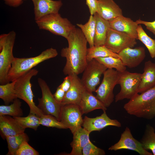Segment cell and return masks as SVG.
I'll return each mask as SVG.
<instances>
[{
  "label": "cell",
  "mask_w": 155,
  "mask_h": 155,
  "mask_svg": "<svg viewBox=\"0 0 155 155\" xmlns=\"http://www.w3.org/2000/svg\"><path fill=\"white\" fill-rule=\"evenodd\" d=\"M107 69L95 59L88 62L81 79L86 89L91 92H95L96 86L100 84L102 75Z\"/></svg>",
  "instance_id": "cell-10"
},
{
  "label": "cell",
  "mask_w": 155,
  "mask_h": 155,
  "mask_svg": "<svg viewBox=\"0 0 155 155\" xmlns=\"http://www.w3.org/2000/svg\"><path fill=\"white\" fill-rule=\"evenodd\" d=\"M25 129L30 128L36 130L40 125V117L36 114L30 113L26 117H13Z\"/></svg>",
  "instance_id": "cell-33"
},
{
  "label": "cell",
  "mask_w": 155,
  "mask_h": 155,
  "mask_svg": "<svg viewBox=\"0 0 155 155\" xmlns=\"http://www.w3.org/2000/svg\"><path fill=\"white\" fill-rule=\"evenodd\" d=\"M144 148L146 150L152 151L155 155V133L154 128L149 124L146 127L144 134L141 140Z\"/></svg>",
  "instance_id": "cell-28"
},
{
  "label": "cell",
  "mask_w": 155,
  "mask_h": 155,
  "mask_svg": "<svg viewBox=\"0 0 155 155\" xmlns=\"http://www.w3.org/2000/svg\"><path fill=\"white\" fill-rule=\"evenodd\" d=\"M136 39L125 33L109 28L107 33L104 45L112 52L118 54L127 48H133Z\"/></svg>",
  "instance_id": "cell-11"
},
{
  "label": "cell",
  "mask_w": 155,
  "mask_h": 155,
  "mask_svg": "<svg viewBox=\"0 0 155 155\" xmlns=\"http://www.w3.org/2000/svg\"><path fill=\"white\" fill-rule=\"evenodd\" d=\"M71 83L69 76L67 75L64 79L63 82L59 86L66 93L70 89Z\"/></svg>",
  "instance_id": "cell-40"
},
{
  "label": "cell",
  "mask_w": 155,
  "mask_h": 155,
  "mask_svg": "<svg viewBox=\"0 0 155 155\" xmlns=\"http://www.w3.org/2000/svg\"><path fill=\"white\" fill-rule=\"evenodd\" d=\"M82 155H104V151L93 144L90 141L83 148Z\"/></svg>",
  "instance_id": "cell-35"
},
{
  "label": "cell",
  "mask_w": 155,
  "mask_h": 155,
  "mask_svg": "<svg viewBox=\"0 0 155 155\" xmlns=\"http://www.w3.org/2000/svg\"><path fill=\"white\" fill-rule=\"evenodd\" d=\"M65 94V92L59 86L55 93L53 95L57 101L61 104Z\"/></svg>",
  "instance_id": "cell-39"
},
{
  "label": "cell",
  "mask_w": 155,
  "mask_h": 155,
  "mask_svg": "<svg viewBox=\"0 0 155 155\" xmlns=\"http://www.w3.org/2000/svg\"><path fill=\"white\" fill-rule=\"evenodd\" d=\"M83 114L79 106L69 104L62 105L59 121L62 122L73 133L77 129L82 127L83 119Z\"/></svg>",
  "instance_id": "cell-12"
},
{
  "label": "cell",
  "mask_w": 155,
  "mask_h": 155,
  "mask_svg": "<svg viewBox=\"0 0 155 155\" xmlns=\"http://www.w3.org/2000/svg\"><path fill=\"white\" fill-rule=\"evenodd\" d=\"M155 85V63L150 60L146 61L144 72L138 88V92L141 93Z\"/></svg>",
  "instance_id": "cell-22"
},
{
  "label": "cell",
  "mask_w": 155,
  "mask_h": 155,
  "mask_svg": "<svg viewBox=\"0 0 155 155\" xmlns=\"http://www.w3.org/2000/svg\"><path fill=\"white\" fill-rule=\"evenodd\" d=\"M111 28L126 34L137 39L138 25L130 18L122 16H118L108 21Z\"/></svg>",
  "instance_id": "cell-18"
},
{
  "label": "cell",
  "mask_w": 155,
  "mask_h": 155,
  "mask_svg": "<svg viewBox=\"0 0 155 155\" xmlns=\"http://www.w3.org/2000/svg\"><path fill=\"white\" fill-rule=\"evenodd\" d=\"M89 45L90 47L94 46V40L96 27V19L94 15H90L88 22L83 24H77Z\"/></svg>",
  "instance_id": "cell-25"
},
{
  "label": "cell",
  "mask_w": 155,
  "mask_h": 155,
  "mask_svg": "<svg viewBox=\"0 0 155 155\" xmlns=\"http://www.w3.org/2000/svg\"><path fill=\"white\" fill-rule=\"evenodd\" d=\"M6 4L10 7H17L21 5L26 0H3Z\"/></svg>",
  "instance_id": "cell-41"
},
{
  "label": "cell",
  "mask_w": 155,
  "mask_h": 155,
  "mask_svg": "<svg viewBox=\"0 0 155 155\" xmlns=\"http://www.w3.org/2000/svg\"><path fill=\"white\" fill-rule=\"evenodd\" d=\"M107 69H115L119 72L126 70V66L124 64L120 58L113 57H98L95 58Z\"/></svg>",
  "instance_id": "cell-32"
},
{
  "label": "cell",
  "mask_w": 155,
  "mask_h": 155,
  "mask_svg": "<svg viewBox=\"0 0 155 155\" xmlns=\"http://www.w3.org/2000/svg\"><path fill=\"white\" fill-rule=\"evenodd\" d=\"M40 125L48 127L59 129H67L66 127L55 117L50 115L43 114L40 117Z\"/></svg>",
  "instance_id": "cell-34"
},
{
  "label": "cell",
  "mask_w": 155,
  "mask_h": 155,
  "mask_svg": "<svg viewBox=\"0 0 155 155\" xmlns=\"http://www.w3.org/2000/svg\"><path fill=\"white\" fill-rule=\"evenodd\" d=\"M97 13L102 18L109 21L122 16V11L113 0H98Z\"/></svg>",
  "instance_id": "cell-20"
},
{
  "label": "cell",
  "mask_w": 155,
  "mask_h": 155,
  "mask_svg": "<svg viewBox=\"0 0 155 155\" xmlns=\"http://www.w3.org/2000/svg\"><path fill=\"white\" fill-rule=\"evenodd\" d=\"M21 105V102L17 98L10 105H0V116L7 115L13 117H21L23 115Z\"/></svg>",
  "instance_id": "cell-30"
},
{
  "label": "cell",
  "mask_w": 155,
  "mask_h": 155,
  "mask_svg": "<svg viewBox=\"0 0 155 155\" xmlns=\"http://www.w3.org/2000/svg\"><path fill=\"white\" fill-rule=\"evenodd\" d=\"M78 105L83 114L87 113L97 109H101L103 111L107 110V107L93 94L92 92L86 89L83 93Z\"/></svg>",
  "instance_id": "cell-23"
},
{
  "label": "cell",
  "mask_w": 155,
  "mask_h": 155,
  "mask_svg": "<svg viewBox=\"0 0 155 155\" xmlns=\"http://www.w3.org/2000/svg\"><path fill=\"white\" fill-rule=\"evenodd\" d=\"M16 80L4 84L0 85V98L6 105L13 102L17 98L15 89Z\"/></svg>",
  "instance_id": "cell-29"
},
{
  "label": "cell",
  "mask_w": 155,
  "mask_h": 155,
  "mask_svg": "<svg viewBox=\"0 0 155 155\" xmlns=\"http://www.w3.org/2000/svg\"><path fill=\"white\" fill-rule=\"evenodd\" d=\"M34 6L35 21L47 15L59 13L63 5L61 0H31Z\"/></svg>",
  "instance_id": "cell-17"
},
{
  "label": "cell",
  "mask_w": 155,
  "mask_h": 155,
  "mask_svg": "<svg viewBox=\"0 0 155 155\" xmlns=\"http://www.w3.org/2000/svg\"><path fill=\"white\" fill-rule=\"evenodd\" d=\"M58 54L56 49L51 48L34 57L22 58L15 57L8 73V81L9 82L16 80L40 63L55 57Z\"/></svg>",
  "instance_id": "cell-3"
},
{
  "label": "cell",
  "mask_w": 155,
  "mask_h": 155,
  "mask_svg": "<svg viewBox=\"0 0 155 155\" xmlns=\"http://www.w3.org/2000/svg\"><path fill=\"white\" fill-rule=\"evenodd\" d=\"M118 54L124 64L130 68L138 66L146 57L145 49L141 46L134 48H127Z\"/></svg>",
  "instance_id": "cell-16"
},
{
  "label": "cell",
  "mask_w": 155,
  "mask_h": 155,
  "mask_svg": "<svg viewBox=\"0 0 155 155\" xmlns=\"http://www.w3.org/2000/svg\"><path fill=\"white\" fill-rule=\"evenodd\" d=\"M38 82L41 90L42 96L41 98H38L37 106L44 114L51 115L59 121L62 104L55 99L44 80L38 78Z\"/></svg>",
  "instance_id": "cell-9"
},
{
  "label": "cell",
  "mask_w": 155,
  "mask_h": 155,
  "mask_svg": "<svg viewBox=\"0 0 155 155\" xmlns=\"http://www.w3.org/2000/svg\"><path fill=\"white\" fill-rule=\"evenodd\" d=\"M119 72L113 69H107L104 73L101 83L96 90V97L106 107L114 101L113 90L118 84Z\"/></svg>",
  "instance_id": "cell-8"
},
{
  "label": "cell",
  "mask_w": 155,
  "mask_h": 155,
  "mask_svg": "<svg viewBox=\"0 0 155 155\" xmlns=\"http://www.w3.org/2000/svg\"><path fill=\"white\" fill-rule=\"evenodd\" d=\"M25 129L13 117L7 115L0 116V133L3 139L7 136L23 133Z\"/></svg>",
  "instance_id": "cell-19"
},
{
  "label": "cell",
  "mask_w": 155,
  "mask_h": 155,
  "mask_svg": "<svg viewBox=\"0 0 155 155\" xmlns=\"http://www.w3.org/2000/svg\"><path fill=\"white\" fill-rule=\"evenodd\" d=\"M123 108L129 114L151 119L155 116V85L137 93L125 104Z\"/></svg>",
  "instance_id": "cell-2"
},
{
  "label": "cell",
  "mask_w": 155,
  "mask_h": 155,
  "mask_svg": "<svg viewBox=\"0 0 155 155\" xmlns=\"http://www.w3.org/2000/svg\"><path fill=\"white\" fill-rule=\"evenodd\" d=\"M16 34L14 31L0 36V83H9L8 74L15 58L13 50Z\"/></svg>",
  "instance_id": "cell-4"
},
{
  "label": "cell",
  "mask_w": 155,
  "mask_h": 155,
  "mask_svg": "<svg viewBox=\"0 0 155 155\" xmlns=\"http://www.w3.org/2000/svg\"><path fill=\"white\" fill-rule=\"evenodd\" d=\"M38 72L37 69H32L21 75L16 80L15 89L17 98L23 100L28 105L30 113L40 117L43 114L34 101V95L30 82L32 77L36 75Z\"/></svg>",
  "instance_id": "cell-5"
},
{
  "label": "cell",
  "mask_w": 155,
  "mask_h": 155,
  "mask_svg": "<svg viewBox=\"0 0 155 155\" xmlns=\"http://www.w3.org/2000/svg\"><path fill=\"white\" fill-rule=\"evenodd\" d=\"M35 22L39 29L48 31L66 39L76 28L67 18H63L59 13L47 15Z\"/></svg>",
  "instance_id": "cell-6"
},
{
  "label": "cell",
  "mask_w": 155,
  "mask_h": 155,
  "mask_svg": "<svg viewBox=\"0 0 155 155\" xmlns=\"http://www.w3.org/2000/svg\"><path fill=\"white\" fill-rule=\"evenodd\" d=\"M68 46L63 48L61 55L66 61L63 72L65 75H78L83 72L87 64V41L81 30L75 28L67 39Z\"/></svg>",
  "instance_id": "cell-1"
},
{
  "label": "cell",
  "mask_w": 155,
  "mask_h": 155,
  "mask_svg": "<svg viewBox=\"0 0 155 155\" xmlns=\"http://www.w3.org/2000/svg\"><path fill=\"white\" fill-rule=\"evenodd\" d=\"M135 22L138 25L142 24L145 25L146 29L155 36V20L152 22H147L138 19Z\"/></svg>",
  "instance_id": "cell-37"
},
{
  "label": "cell",
  "mask_w": 155,
  "mask_h": 155,
  "mask_svg": "<svg viewBox=\"0 0 155 155\" xmlns=\"http://www.w3.org/2000/svg\"><path fill=\"white\" fill-rule=\"evenodd\" d=\"M86 3L88 7L90 15H94L97 12L98 0H86Z\"/></svg>",
  "instance_id": "cell-38"
},
{
  "label": "cell",
  "mask_w": 155,
  "mask_h": 155,
  "mask_svg": "<svg viewBox=\"0 0 155 155\" xmlns=\"http://www.w3.org/2000/svg\"><path fill=\"white\" fill-rule=\"evenodd\" d=\"M94 15L96 19L94 46L104 45L106 38L108 30L111 28L109 22L102 18L97 12Z\"/></svg>",
  "instance_id": "cell-24"
},
{
  "label": "cell",
  "mask_w": 155,
  "mask_h": 155,
  "mask_svg": "<svg viewBox=\"0 0 155 155\" xmlns=\"http://www.w3.org/2000/svg\"><path fill=\"white\" fill-rule=\"evenodd\" d=\"M127 149L137 152L140 155H152V153L144 149L140 142L132 135L130 129L126 127L121 134L119 141L110 147L108 150L117 151Z\"/></svg>",
  "instance_id": "cell-13"
},
{
  "label": "cell",
  "mask_w": 155,
  "mask_h": 155,
  "mask_svg": "<svg viewBox=\"0 0 155 155\" xmlns=\"http://www.w3.org/2000/svg\"><path fill=\"white\" fill-rule=\"evenodd\" d=\"M113 57L120 58L118 54L114 53L104 45L95 46L88 48L87 60L88 62L98 57Z\"/></svg>",
  "instance_id": "cell-26"
},
{
  "label": "cell",
  "mask_w": 155,
  "mask_h": 155,
  "mask_svg": "<svg viewBox=\"0 0 155 155\" xmlns=\"http://www.w3.org/2000/svg\"><path fill=\"white\" fill-rule=\"evenodd\" d=\"M71 81L69 90L65 93L61 102L62 105L73 104L79 105L86 89L78 75L75 74L68 75Z\"/></svg>",
  "instance_id": "cell-15"
},
{
  "label": "cell",
  "mask_w": 155,
  "mask_h": 155,
  "mask_svg": "<svg viewBox=\"0 0 155 155\" xmlns=\"http://www.w3.org/2000/svg\"><path fill=\"white\" fill-rule=\"evenodd\" d=\"M90 133L84 128L81 127L73 133V140L70 144L72 148L70 155H82L83 148L90 140Z\"/></svg>",
  "instance_id": "cell-21"
},
{
  "label": "cell",
  "mask_w": 155,
  "mask_h": 155,
  "mask_svg": "<svg viewBox=\"0 0 155 155\" xmlns=\"http://www.w3.org/2000/svg\"><path fill=\"white\" fill-rule=\"evenodd\" d=\"M142 73H131L127 70L119 72L118 84L120 86V92L116 95L115 101L127 99H130L138 92Z\"/></svg>",
  "instance_id": "cell-7"
},
{
  "label": "cell",
  "mask_w": 155,
  "mask_h": 155,
  "mask_svg": "<svg viewBox=\"0 0 155 155\" xmlns=\"http://www.w3.org/2000/svg\"><path fill=\"white\" fill-rule=\"evenodd\" d=\"M38 155V152L31 146L27 141H25L22 143L16 154V155Z\"/></svg>",
  "instance_id": "cell-36"
},
{
  "label": "cell",
  "mask_w": 155,
  "mask_h": 155,
  "mask_svg": "<svg viewBox=\"0 0 155 155\" xmlns=\"http://www.w3.org/2000/svg\"><path fill=\"white\" fill-rule=\"evenodd\" d=\"M137 39L141 41L147 49L151 57L155 59V39L149 36L143 29L141 24L137 28Z\"/></svg>",
  "instance_id": "cell-31"
},
{
  "label": "cell",
  "mask_w": 155,
  "mask_h": 155,
  "mask_svg": "<svg viewBox=\"0 0 155 155\" xmlns=\"http://www.w3.org/2000/svg\"><path fill=\"white\" fill-rule=\"evenodd\" d=\"M112 126L117 127H121V123L117 120L110 119L106 111L99 116L90 118L86 116L83 119L82 126L90 133L94 131H100L105 127Z\"/></svg>",
  "instance_id": "cell-14"
},
{
  "label": "cell",
  "mask_w": 155,
  "mask_h": 155,
  "mask_svg": "<svg viewBox=\"0 0 155 155\" xmlns=\"http://www.w3.org/2000/svg\"><path fill=\"white\" fill-rule=\"evenodd\" d=\"M5 139L7 142L8 151L7 155H16V151L22 143L29 141L27 135L24 132L16 135L7 136Z\"/></svg>",
  "instance_id": "cell-27"
}]
</instances>
